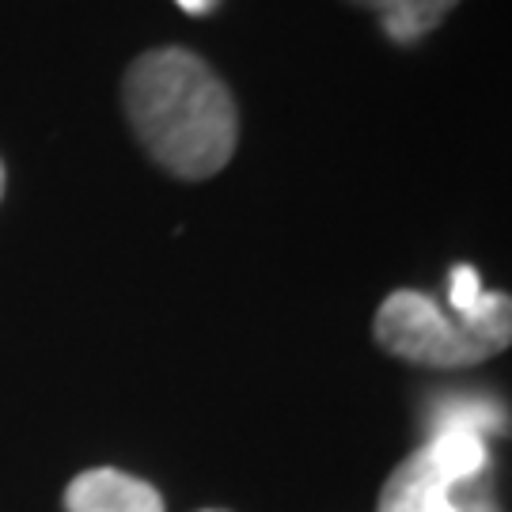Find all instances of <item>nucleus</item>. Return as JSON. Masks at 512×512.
I'll use <instances>...</instances> for the list:
<instances>
[{"instance_id": "obj_10", "label": "nucleus", "mask_w": 512, "mask_h": 512, "mask_svg": "<svg viewBox=\"0 0 512 512\" xmlns=\"http://www.w3.org/2000/svg\"><path fill=\"white\" fill-rule=\"evenodd\" d=\"M456 512H497L490 494H486V478H482V482H471V486H459Z\"/></svg>"}, {"instance_id": "obj_9", "label": "nucleus", "mask_w": 512, "mask_h": 512, "mask_svg": "<svg viewBox=\"0 0 512 512\" xmlns=\"http://www.w3.org/2000/svg\"><path fill=\"white\" fill-rule=\"evenodd\" d=\"M486 293L482 289V281H478V270L475 266H467V262H459L452 277H448V304L456 315H467V311L478 304V296Z\"/></svg>"}, {"instance_id": "obj_11", "label": "nucleus", "mask_w": 512, "mask_h": 512, "mask_svg": "<svg viewBox=\"0 0 512 512\" xmlns=\"http://www.w3.org/2000/svg\"><path fill=\"white\" fill-rule=\"evenodd\" d=\"M183 12H190V16H209V12H217L220 0H175Z\"/></svg>"}, {"instance_id": "obj_8", "label": "nucleus", "mask_w": 512, "mask_h": 512, "mask_svg": "<svg viewBox=\"0 0 512 512\" xmlns=\"http://www.w3.org/2000/svg\"><path fill=\"white\" fill-rule=\"evenodd\" d=\"M467 338H475L486 353H497V349L509 346L512 338V304L505 293H482L478 304L467 315L456 319Z\"/></svg>"}, {"instance_id": "obj_1", "label": "nucleus", "mask_w": 512, "mask_h": 512, "mask_svg": "<svg viewBox=\"0 0 512 512\" xmlns=\"http://www.w3.org/2000/svg\"><path fill=\"white\" fill-rule=\"evenodd\" d=\"M122 103L145 152L179 179H209L236 152V99L194 50L141 54L126 69Z\"/></svg>"}, {"instance_id": "obj_4", "label": "nucleus", "mask_w": 512, "mask_h": 512, "mask_svg": "<svg viewBox=\"0 0 512 512\" xmlns=\"http://www.w3.org/2000/svg\"><path fill=\"white\" fill-rule=\"evenodd\" d=\"M380 512H456V490L433 471L425 452H414L387 478Z\"/></svg>"}, {"instance_id": "obj_2", "label": "nucleus", "mask_w": 512, "mask_h": 512, "mask_svg": "<svg viewBox=\"0 0 512 512\" xmlns=\"http://www.w3.org/2000/svg\"><path fill=\"white\" fill-rule=\"evenodd\" d=\"M376 342L414 365L429 368H467L486 361L490 353L467 338L456 319L437 308V300L414 289H399L376 311Z\"/></svg>"}, {"instance_id": "obj_7", "label": "nucleus", "mask_w": 512, "mask_h": 512, "mask_svg": "<svg viewBox=\"0 0 512 512\" xmlns=\"http://www.w3.org/2000/svg\"><path fill=\"white\" fill-rule=\"evenodd\" d=\"M429 429L440 433V429H467V433H478L486 440L490 433H505L509 421H505V406L497 399H486V395H440L429 403Z\"/></svg>"}, {"instance_id": "obj_12", "label": "nucleus", "mask_w": 512, "mask_h": 512, "mask_svg": "<svg viewBox=\"0 0 512 512\" xmlns=\"http://www.w3.org/2000/svg\"><path fill=\"white\" fill-rule=\"evenodd\" d=\"M0 198H4V164H0Z\"/></svg>"}, {"instance_id": "obj_6", "label": "nucleus", "mask_w": 512, "mask_h": 512, "mask_svg": "<svg viewBox=\"0 0 512 512\" xmlns=\"http://www.w3.org/2000/svg\"><path fill=\"white\" fill-rule=\"evenodd\" d=\"M349 4L380 12L384 35L399 46H410L429 35L433 27H440V19L448 16L459 0H349Z\"/></svg>"}, {"instance_id": "obj_3", "label": "nucleus", "mask_w": 512, "mask_h": 512, "mask_svg": "<svg viewBox=\"0 0 512 512\" xmlns=\"http://www.w3.org/2000/svg\"><path fill=\"white\" fill-rule=\"evenodd\" d=\"M69 512H164V497L156 494L148 482L122 471H84L73 478L69 494H65Z\"/></svg>"}, {"instance_id": "obj_5", "label": "nucleus", "mask_w": 512, "mask_h": 512, "mask_svg": "<svg viewBox=\"0 0 512 512\" xmlns=\"http://www.w3.org/2000/svg\"><path fill=\"white\" fill-rule=\"evenodd\" d=\"M425 459L433 463L437 471L452 490L459 486H471V482H482L490 475V452H486V440L478 433H467V429H440L429 437V444L421 448Z\"/></svg>"}]
</instances>
